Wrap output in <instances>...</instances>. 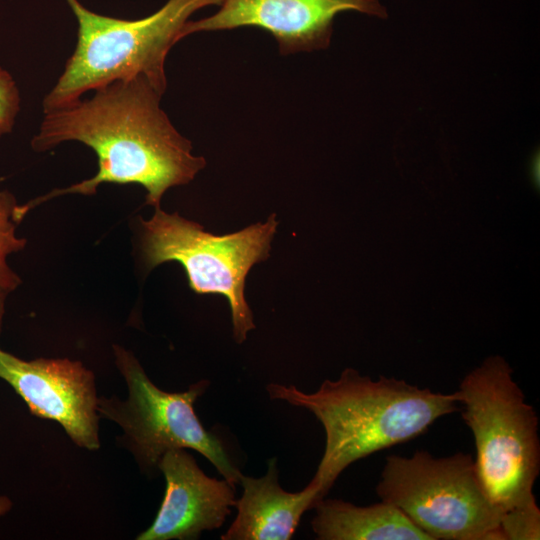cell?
I'll return each mask as SVG.
<instances>
[{
	"instance_id": "2",
	"label": "cell",
	"mask_w": 540,
	"mask_h": 540,
	"mask_svg": "<svg viewBox=\"0 0 540 540\" xmlns=\"http://www.w3.org/2000/svg\"><path fill=\"white\" fill-rule=\"evenodd\" d=\"M266 389L272 400L305 408L322 424L325 448L311 482L323 497L349 465L423 434L460 404L457 391L434 392L384 376L374 381L353 368L313 393L276 383Z\"/></svg>"
},
{
	"instance_id": "8",
	"label": "cell",
	"mask_w": 540,
	"mask_h": 540,
	"mask_svg": "<svg viewBox=\"0 0 540 540\" xmlns=\"http://www.w3.org/2000/svg\"><path fill=\"white\" fill-rule=\"evenodd\" d=\"M344 11L387 18L380 0H222L216 13L189 20L183 38L197 32L255 27L275 38L281 55L312 52L329 46L334 18Z\"/></svg>"
},
{
	"instance_id": "15",
	"label": "cell",
	"mask_w": 540,
	"mask_h": 540,
	"mask_svg": "<svg viewBox=\"0 0 540 540\" xmlns=\"http://www.w3.org/2000/svg\"><path fill=\"white\" fill-rule=\"evenodd\" d=\"M12 507V502L7 496H0V516L6 514Z\"/></svg>"
},
{
	"instance_id": "13",
	"label": "cell",
	"mask_w": 540,
	"mask_h": 540,
	"mask_svg": "<svg viewBox=\"0 0 540 540\" xmlns=\"http://www.w3.org/2000/svg\"><path fill=\"white\" fill-rule=\"evenodd\" d=\"M1 181V179H0ZM17 202L13 194L0 190V291L6 294L20 283L19 276L7 264V256L25 247L26 239L15 235L18 222L14 218Z\"/></svg>"
},
{
	"instance_id": "4",
	"label": "cell",
	"mask_w": 540,
	"mask_h": 540,
	"mask_svg": "<svg viewBox=\"0 0 540 540\" xmlns=\"http://www.w3.org/2000/svg\"><path fill=\"white\" fill-rule=\"evenodd\" d=\"M66 1L77 19V43L43 99L44 113L75 102L90 90L137 76H144L163 95L166 58L183 39L186 23L196 11L222 2L168 0L147 17L127 20L97 14L78 0Z\"/></svg>"
},
{
	"instance_id": "12",
	"label": "cell",
	"mask_w": 540,
	"mask_h": 540,
	"mask_svg": "<svg viewBox=\"0 0 540 540\" xmlns=\"http://www.w3.org/2000/svg\"><path fill=\"white\" fill-rule=\"evenodd\" d=\"M311 526L320 540H431L397 507L381 501L356 506L323 497Z\"/></svg>"
},
{
	"instance_id": "11",
	"label": "cell",
	"mask_w": 540,
	"mask_h": 540,
	"mask_svg": "<svg viewBox=\"0 0 540 540\" xmlns=\"http://www.w3.org/2000/svg\"><path fill=\"white\" fill-rule=\"evenodd\" d=\"M276 461L269 460L262 477L242 474L243 493L234 504L237 515L221 540H289L304 512L323 498L311 481L302 491H285L278 481Z\"/></svg>"
},
{
	"instance_id": "5",
	"label": "cell",
	"mask_w": 540,
	"mask_h": 540,
	"mask_svg": "<svg viewBox=\"0 0 540 540\" xmlns=\"http://www.w3.org/2000/svg\"><path fill=\"white\" fill-rule=\"evenodd\" d=\"M141 250L148 270L169 261L180 263L189 287L197 294H219L227 298L237 343L255 328L244 296L250 269L270 255L278 222L271 214L265 222L240 231L214 235L177 213L159 208L149 220H141Z\"/></svg>"
},
{
	"instance_id": "16",
	"label": "cell",
	"mask_w": 540,
	"mask_h": 540,
	"mask_svg": "<svg viewBox=\"0 0 540 540\" xmlns=\"http://www.w3.org/2000/svg\"><path fill=\"white\" fill-rule=\"evenodd\" d=\"M6 295H7L6 293L0 291V330H1L2 320H3L4 301H5Z\"/></svg>"
},
{
	"instance_id": "6",
	"label": "cell",
	"mask_w": 540,
	"mask_h": 540,
	"mask_svg": "<svg viewBox=\"0 0 540 540\" xmlns=\"http://www.w3.org/2000/svg\"><path fill=\"white\" fill-rule=\"evenodd\" d=\"M376 493L431 540H504L501 515L484 492L470 454L390 455Z\"/></svg>"
},
{
	"instance_id": "3",
	"label": "cell",
	"mask_w": 540,
	"mask_h": 540,
	"mask_svg": "<svg viewBox=\"0 0 540 540\" xmlns=\"http://www.w3.org/2000/svg\"><path fill=\"white\" fill-rule=\"evenodd\" d=\"M512 372L504 359L490 357L457 390L474 437L478 478L501 517L540 510L533 493L540 471L538 416Z\"/></svg>"
},
{
	"instance_id": "14",
	"label": "cell",
	"mask_w": 540,
	"mask_h": 540,
	"mask_svg": "<svg viewBox=\"0 0 540 540\" xmlns=\"http://www.w3.org/2000/svg\"><path fill=\"white\" fill-rule=\"evenodd\" d=\"M20 92L13 77L0 66V137L12 131L20 110Z\"/></svg>"
},
{
	"instance_id": "10",
	"label": "cell",
	"mask_w": 540,
	"mask_h": 540,
	"mask_svg": "<svg viewBox=\"0 0 540 540\" xmlns=\"http://www.w3.org/2000/svg\"><path fill=\"white\" fill-rule=\"evenodd\" d=\"M158 468L166 489L152 525L138 540H192L220 528L235 504V485L207 476L195 459L177 448L166 451Z\"/></svg>"
},
{
	"instance_id": "7",
	"label": "cell",
	"mask_w": 540,
	"mask_h": 540,
	"mask_svg": "<svg viewBox=\"0 0 540 540\" xmlns=\"http://www.w3.org/2000/svg\"><path fill=\"white\" fill-rule=\"evenodd\" d=\"M114 351L128 386V399H98L97 411L122 427L138 461L148 468L158 467L166 451L190 448L207 458L224 479L233 485L240 483L242 473L194 411L195 401L209 382L202 380L184 392H166L151 382L130 352L118 346Z\"/></svg>"
},
{
	"instance_id": "9",
	"label": "cell",
	"mask_w": 540,
	"mask_h": 540,
	"mask_svg": "<svg viewBox=\"0 0 540 540\" xmlns=\"http://www.w3.org/2000/svg\"><path fill=\"white\" fill-rule=\"evenodd\" d=\"M0 378L25 401L32 414L58 422L78 446L99 448L94 376L81 362L45 358L25 361L0 348Z\"/></svg>"
},
{
	"instance_id": "1",
	"label": "cell",
	"mask_w": 540,
	"mask_h": 540,
	"mask_svg": "<svg viewBox=\"0 0 540 540\" xmlns=\"http://www.w3.org/2000/svg\"><path fill=\"white\" fill-rule=\"evenodd\" d=\"M162 94L144 76L114 81L79 99L44 113L31 145L45 152L66 141L93 149L98 171L67 188L54 189L26 204V214L41 203L65 194L94 195L103 183L139 184L147 192L146 204L160 207L171 187L190 183L206 166L192 154V144L174 127L161 108Z\"/></svg>"
}]
</instances>
